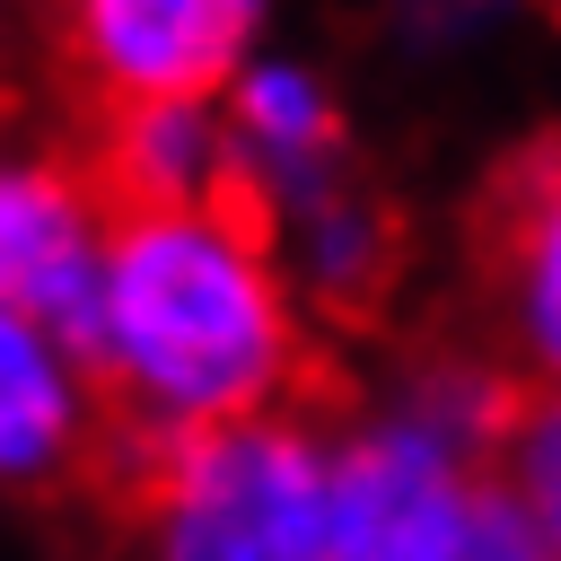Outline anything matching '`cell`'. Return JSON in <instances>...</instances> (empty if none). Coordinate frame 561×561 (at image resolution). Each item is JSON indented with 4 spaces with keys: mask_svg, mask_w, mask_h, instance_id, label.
<instances>
[{
    "mask_svg": "<svg viewBox=\"0 0 561 561\" xmlns=\"http://www.w3.org/2000/svg\"><path fill=\"white\" fill-rule=\"evenodd\" d=\"M114 421V456H149L254 412H289L307 386V298L254 202L114 210L96 316L79 333Z\"/></svg>",
    "mask_w": 561,
    "mask_h": 561,
    "instance_id": "6da1fadb",
    "label": "cell"
},
{
    "mask_svg": "<svg viewBox=\"0 0 561 561\" xmlns=\"http://www.w3.org/2000/svg\"><path fill=\"white\" fill-rule=\"evenodd\" d=\"M526 386L508 359L430 351L333 430L324 561H473Z\"/></svg>",
    "mask_w": 561,
    "mask_h": 561,
    "instance_id": "7a4b0ae2",
    "label": "cell"
},
{
    "mask_svg": "<svg viewBox=\"0 0 561 561\" xmlns=\"http://www.w3.org/2000/svg\"><path fill=\"white\" fill-rule=\"evenodd\" d=\"M140 561H324L333 430L316 412H254L149 456H123Z\"/></svg>",
    "mask_w": 561,
    "mask_h": 561,
    "instance_id": "3957f363",
    "label": "cell"
},
{
    "mask_svg": "<svg viewBox=\"0 0 561 561\" xmlns=\"http://www.w3.org/2000/svg\"><path fill=\"white\" fill-rule=\"evenodd\" d=\"M280 0H53L61 61L96 114L114 105H219L228 79L272 44Z\"/></svg>",
    "mask_w": 561,
    "mask_h": 561,
    "instance_id": "277c9868",
    "label": "cell"
},
{
    "mask_svg": "<svg viewBox=\"0 0 561 561\" xmlns=\"http://www.w3.org/2000/svg\"><path fill=\"white\" fill-rule=\"evenodd\" d=\"M105 237H114V202L88 175V158L0 140V307L79 342L96 316Z\"/></svg>",
    "mask_w": 561,
    "mask_h": 561,
    "instance_id": "5b68a950",
    "label": "cell"
},
{
    "mask_svg": "<svg viewBox=\"0 0 561 561\" xmlns=\"http://www.w3.org/2000/svg\"><path fill=\"white\" fill-rule=\"evenodd\" d=\"M228 149H237V202H254L263 219H289L298 202H316L324 184L351 175V123H342V88L324 79V61L263 44L228 96Z\"/></svg>",
    "mask_w": 561,
    "mask_h": 561,
    "instance_id": "8992f818",
    "label": "cell"
},
{
    "mask_svg": "<svg viewBox=\"0 0 561 561\" xmlns=\"http://www.w3.org/2000/svg\"><path fill=\"white\" fill-rule=\"evenodd\" d=\"M482 280L517 386H561V131L535 140L482 210Z\"/></svg>",
    "mask_w": 561,
    "mask_h": 561,
    "instance_id": "52a82bcc",
    "label": "cell"
},
{
    "mask_svg": "<svg viewBox=\"0 0 561 561\" xmlns=\"http://www.w3.org/2000/svg\"><path fill=\"white\" fill-rule=\"evenodd\" d=\"M114 447L88 351L0 307V491H61Z\"/></svg>",
    "mask_w": 561,
    "mask_h": 561,
    "instance_id": "ba28073f",
    "label": "cell"
},
{
    "mask_svg": "<svg viewBox=\"0 0 561 561\" xmlns=\"http://www.w3.org/2000/svg\"><path fill=\"white\" fill-rule=\"evenodd\" d=\"M88 175L105 184L114 210H184V202H228L237 193V149L228 114L184 96V105H114L96 114Z\"/></svg>",
    "mask_w": 561,
    "mask_h": 561,
    "instance_id": "9c48e42d",
    "label": "cell"
},
{
    "mask_svg": "<svg viewBox=\"0 0 561 561\" xmlns=\"http://www.w3.org/2000/svg\"><path fill=\"white\" fill-rule=\"evenodd\" d=\"M272 237H280V263H289L298 298H316L333 316H368L394 289V263H403L394 202H377L359 175H342L316 202H298L289 219H272Z\"/></svg>",
    "mask_w": 561,
    "mask_h": 561,
    "instance_id": "30bf717a",
    "label": "cell"
},
{
    "mask_svg": "<svg viewBox=\"0 0 561 561\" xmlns=\"http://www.w3.org/2000/svg\"><path fill=\"white\" fill-rule=\"evenodd\" d=\"M500 473H508V491L526 500V517L543 526V543L561 561V386H526V403L508 421V447H500Z\"/></svg>",
    "mask_w": 561,
    "mask_h": 561,
    "instance_id": "8fae6325",
    "label": "cell"
},
{
    "mask_svg": "<svg viewBox=\"0 0 561 561\" xmlns=\"http://www.w3.org/2000/svg\"><path fill=\"white\" fill-rule=\"evenodd\" d=\"M421 26H438V35H456V26H473V18H491V9H508V0H403Z\"/></svg>",
    "mask_w": 561,
    "mask_h": 561,
    "instance_id": "7c38bea8",
    "label": "cell"
}]
</instances>
